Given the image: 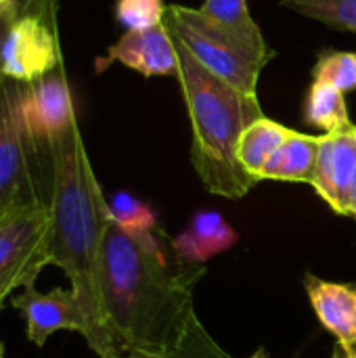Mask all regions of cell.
Listing matches in <instances>:
<instances>
[{"instance_id":"5b68a950","label":"cell","mask_w":356,"mask_h":358,"mask_svg":"<svg viewBox=\"0 0 356 358\" xmlns=\"http://www.w3.org/2000/svg\"><path fill=\"white\" fill-rule=\"evenodd\" d=\"M48 203H25L0 216V304L17 289H31L48 256Z\"/></svg>"},{"instance_id":"ba28073f","label":"cell","mask_w":356,"mask_h":358,"mask_svg":"<svg viewBox=\"0 0 356 358\" xmlns=\"http://www.w3.org/2000/svg\"><path fill=\"white\" fill-rule=\"evenodd\" d=\"M15 109L23 132L42 147L78 122L63 67L38 82L15 84Z\"/></svg>"},{"instance_id":"30bf717a","label":"cell","mask_w":356,"mask_h":358,"mask_svg":"<svg viewBox=\"0 0 356 358\" xmlns=\"http://www.w3.org/2000/svg\"><path fill=\"white\" fill-rule=\"evenodd\" d=\"M120 63L147 78L178 76V52L166 23L149 29H130L107 48V55L97 59V71Z\"/></svg>"},{"instance_id":"484cf974","label":"cell","mask_w":356,"mask_h":358,"mask_svg":"<svg viewBox=\"0 0 356 358\" xmlns=\"http://www.w3.org/2000/svg\"><path fill=\"white\" fill-rule=\"evenodd\" d=\"M13 6V0H0V10H8Z\"/></svg>"},{"instance_id":"7c38bea8","label":"cell","mask_w":356,"mask_h":358,"mask_svg":"<svg viewBox=\"0 0 356 358\" xmlns=\"http://www.w3.org/2000/svg\"><path fill=\"white\" fill-rule=\"evenodd\" d=\"M199 13L212 27L229 38L245 57H250L262 69L275 57V50L269 46L258 23L252 19L245 0H206Z\"/></svg>"},{"instance_id":"9a60e30c","label":"cell","mask_w":356,"mask_h":358,"mask_svg":"<svg viewBox=\"0 0 356 358\" xmlns=\"http://www.w3.org/2000/svg\"><path fill=\"white\" fill-rule=\"evenodd\" d=\"M321 136L292 130L283 145L273 153L260 172V180H283V182H313L317 157L321 149Z\"/></svg>"},{"instance_id":"d4e9b609","label":"cell","mask_w":356,"mask_h":358,"mask_svg":"<svg viewBox=\"0 0 356 358\" xmlns=\"http://www.w3.org/2000/svg\"><path fill=\"white\" fill-rule=\"evenodd\" d=\"M334 358H356V346L348 348V350H344V348H340V346L336 344V350H334Z\"/></svg>"},{"instance_id":"7a4b0ae2","label":"cell","mask_w":356,"mask_h":358,"mask_svg":"<svg viewBox=\"0 0 356 358\" xmlns=\"http://www.w3.org/2000/svg\"><path fill=\"white\" fill-rule=\"evenodd\" d=\"M48 256L59 266L88 321V346L99 358H118L111 344L103 292L101 260L109 224V206L90 166L78 122L48 145Z\"/></svg>"},{"instance_id":"d6986e66","label":"cell","mask_w":356,"mask_h":358,"mask_svg":"<svg viewBox=\"0 0 356 358\" xmlns=\"http://www.w3.org/2000/svg\"><path fill=\"white\" fill-rule=\"evenodd\" d=\"M109 218L130 233H153L159 231L155 222V214L149 206H145L141 199H136L130 193H115L109 201Z\"/></svg>"},{"instance_id":"9c48e42d","label":"cell","mask_w":356,"mask_h":358,"mask_svg":"<svg viewBox=\"0 0 356 358\" xmlns=\"http://www.w3.org/2000/svg\"><path fill=\"white\" fill-rule=\"evenodd\" d=\"M10 304L23 317L25 336L36 348H42L57 331H78L84 340L90 334L86 315L71 289L57 287L48 294H40L31 287L10 298Z\"/></svg>"},{"instance_id":"ac0fdd59","label":"cell","mask_w":356,"mask_h":358,"mask_svg":"<svg viewBox=\"0 0 356 358\" xmlns=\"http://www.w3.org/2000/svg\"><path fill=\"white\" fill-rule=\"evenodd\" d=\"M302 17L356 34V0H283Z\"/></svg>"},{"instance_id":"f1b7e54d","label":"cell","mask_w":356,"mask_h":358,"mask_svg":"<svg viewBox=\"0 0 356 358\" xmlns=\"http://www.w3.org/2000/svg\"><path fill=\"white\" fill-rule=\"evenodd\" d=\"M355 287H356V285H355Z\"/></svg>"},{"instance_id":"52a82bcc","label":"cell","mask_w":356,"mask_h":358,"mask_svg":"<svg viewBox=\"0 0 356 358\" xmlns=\"http://www.w3.org/2000/svg\"><path fill=\"white\" fill-rule=\"evenodd\" d=\"M59 67L57 25L34 15L13 17L0 46V76L15 84H31Z\"/></svg>"},{"instance_id":"ffe728a7","label":"cell","mask_w":356,"mask_h":358,"mask_svg":"<svg viewBox=\"0 0 356 358\" xmlns=\"http://www.w3.org/2000/svg\"><path fill=\"white\" fill-rule=\"evenodd\" d=\"M313 78L329 82L344 94L356 88V52H325L313 67Z\"/></svg>"},{"instance_id":"2e32d148","label":"cell","mask_w":356,"mask_h":358,"mask_svg":"<svg viewBox=\"0 0 356 358\" xmlns=\"http://www.w3.org/2000/svg\"><path fill=\"white\" fill-rule=\"evenodd\" d=\"M290 128L283 124L271 120V117H260L254 124H250L239 143H237V159L239 164L260 180V172L266 166V162L273 157V153L283 145V141L290 136Z\"/></svg>"},{"instance_id":"8992f818","label":"cell","mask_w":356,"mask_h":358,"mask_svg":"<svg viewBox=\"0 0 356 358\" xmlns=\"http://www.w3.org/2000/svg\"><path fill=\"white\" fill-rule=\"evenodd\" d=\"M46 149L48 145H36L23 132L15 109V82L0 78V216L25 203H48L36 178L38 155Z\"/></svg>"},{"instance_id":"4316f807","label":"cell","mask_w":356,"mask_h":358,"mask_svg":"<svg viewBox=\"0 0 356 358\" xmlns=\"http://www.w3.org/2000/svg\"><path fill=\"white\" fill-rule=\"evenodd\" d=\"M250 358H266V350H264V348H260V350H256V352H254Z\"/></svg>"},{"instance_id":"4fadbf2b","label":"cell","mask_w":356,"mask_h":358,"mask_svg":"<svg viewBox=\"0 0 356 358\" xmlns=\"http://www.w3.org/2000/svg\"><path fill=\"white\" fill-rule=\"evenodd\" d=\"M306 292L321 325L348 350L356 346V287L306 277Z\"/></svg>"},{"instance_id":"cb8c5ba5","label":"cell","mask_w":356,"mask_h":358,"mask_svg":"<svg viewBox=\"0 0 356 358\" xmlns=\"http://www.w3.org/2000/svg\"><path fill=\"white\" fill-rule=\"evenodd\" d=\"M346 216L356 218V176L353 187H350V193H348V206H346Z\"/></svg>"},{"instance_id":"44dd1931","label":"cell","mask_w":356,"mask_h":358,"mask_svg":"<svg viewBox=\"0 0 356 358\" xmlns=\"http://www.w3.org/2000/svg\"><path fill=\"white\" fill-rule=\"evenodd\" d=\"M166 6L164 0H118L115 19L126 31L149 29L164 23Z\"/></svg>"},{"instance_id":"83f0119b","label":"cell","mask_w":356,"mask_h":358,"mask_svg":"<svg viewBox=\"0 0 356 358\" xmlns=\"http://www.w3.org/2000/svg\"><path fill=\"white\" fill-rule=\"evenodd\" d=\"M0 78H2V76H0Z\"/></svg>"},{"instance_id":"e0dca14e","label":"cell","mask_w":356,"mask_h":358,"mask_svg":"<svg viewBox=\"0 0 356 358\" xmlns=\"http://www.w3.org/2000/svg\"><path fill=\"white\" fill-rule=\"evenodd\" d=\"M304 120L311 126L323 130L325 134L336 132V130L344 128L346 124H350L344 92L338 90L336 86H332L329 82L315 80L306 94Z\"/></svg>"},{"instance_id":"6da1fadb","label":"cell","mask_w":356,"mask_h":358,"mask_svg":"<svg viewBox=\"0 0 356 358\" xmlns=\"http://www.w3.org/2000/svg\"><path fill=\"white\" fill-rule=\"evenodd\" d=\"M204 275V264L183 260L162 231L130 233L109 218L101 292L118 358H231L195 313Z\"/></svg>"},{"instance_id":"277c9868","label":"cell","mask_w":356,"mask_h":358,"mask_svg":"<svg viewBox=\"0 0 356 358\" xmlns=\"http://www.w3.org/2000/svg\"><path fill=\"white\" fill-rule=\"evenodd\" d=\"M164 23L172 38L178 40L199 65L241 94L258 99V78L262 67L212 27L199 8L170 4L166 6Z\"/></svg>"},{"instance_id":"5bb4252c","label":"cell","mask_w":356,"mask_h":358,"mask_svg":"<svg viewBox=\"0 0 356 358\" xmlns=\"http://www.w3.org/2000/svg\"><path fill=\"white\" fill-rule=\"evenodd\" d=\"M235 243H237V233L231 229L225 216L208 210L197 212L191 218L189 227L178 237L172 239L174 252L183 260L195 264L208 262L212 256L227 252Z\"/></svg>"},{"instance_id":"3957f363","label":"cell","mask_w":356,"mask_h":358,"mask_svg":"<svg viewBox=\"0 0 356 358\" xmlns=\"http://www.w3.org/2000/svg\"><path fill=\"white\" fill-rule=\"evenodd\" d=\"M174 44L178 52L176 78L193 128V168L210 193L239 199L260 182L237 159L243 130L264 115L260 103L210 73L178 40Z\"/></svg>"},{"instance_id":"603a6c76","label":"cell","mask_w":356,"mask_h":358,"mask_svg":"<svg viewBox=\"0 0 356 358\" xmlns=\"http://www.w3.org/2000/svg\"><path fill=\"white\" fill-rule=\"evenodd\" d=\"M13 21V8H8V10H0V46H2V38H4V34H6V27H8V23Z\"/></svg>"},{"instance_id":"7402d4cb","label":"cell","mask_w":356,"mask_h":358,"mask_svg":"<svg viewBox=\"0 0 356 358\" xmlns=\"http://www.w3.org/2000/svg\"><path fill=\"white\" fill-rule=\"evenodd\" d=\"M13 17L17 15H34L46 19L57 25V8L59 0H13Z\"/></svg>"},{"instance_id":"8fae6325","label":"cell","mask_w":356,"mask_h":358,"mask_svg":"<svg viewBox=\"0 0 356 358\" xmlns=\"http://www.w3.org/2000/svg\"><path fill=\"white\" fill-rule=\"evenodd\" d=\"M356 176V124L323 134L311 187L336 212L346 216L348 193Z\"/></svg>"}]
</instances>
